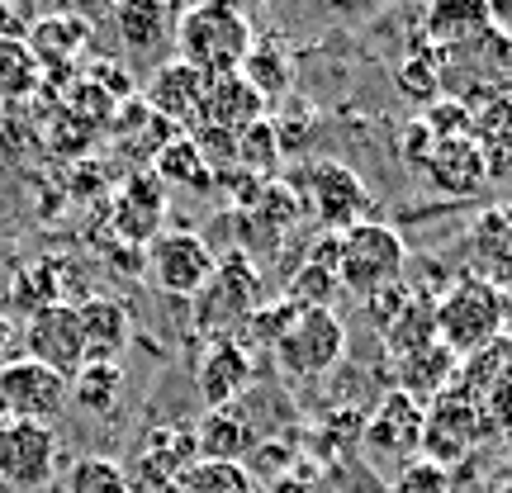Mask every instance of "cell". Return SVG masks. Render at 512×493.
Wrapping results in <instances>:
<instances>
[{
  "label": "cell",
  "mask_w": 512,
  "mask_h": 493,
  "mask_svg": "<svg viewBox=\"0 0 512 493\" xmlns=\"http://www.w3.org/2000/svg\"><path fill=\"white\" fill-rule=\"evenodd\" d=\"M252 38V19L242 15L238 5L209 0V5H190L176 15L171 48H176V62L214 81V76L242 72V62L252 53Z\"/></svg>",
  "instance_id": "1"
},
{
  "label": "cell",
  "mask_w": 512,
  "mask_h": 493,
  "mask_svg": "<svg viewBox=\"0 0 512 493\" xmlns=\"http://www.w3.org/2000/svg\"><path fill=\"white\" fill-rule=\"evenodd\" d=\"M512 318V299L503 285L484 275H460L451 290L437 299V337L456 361L494 347Z\"/></svg>",
  "instance_id": "2"
},
{
  "label": "cell",
  "mask_w": 512,
  "mask_h": 493,
  "mask_svg": "<svg viewBox=\"0 0 512 493\" xmlns=\"http://www.w3.org/2000/svg\"><path fill=\"white\" fill-rule=\"evenodd\" d=\"M403 266H408V247L389 223L366 219L347 233H337V285L356 294L361 304L389 285H399Z\"/></svg>",
  "instance_id": "3"
},
{
  "label": "cell",
  "mask_w": 512,
  "mask_h": 493,
  "mask_svg": "<svg viewBox=\"0 0 512 493\" xmlns=\"http://www.w3.org/2000/svg\"><path fill=\"white\" fill-rule=\"evenodd\" d=\"M261 309V271L247 252H223L214 275L204 280V290L195 294L190 304V318H195V332H204L209 342L219 337H238V328Z\"/></svg>",
  "instance_id": "4"
},
{
  "label": "cell",
  "mask_w": 512,
  "mask_h": 493,
  "mask_svg": "<svg viewBox=\"0 0 512 493\" xmlns=\"http://www.w3.org/2000/svg\"><path fill=\"white\" fill-rule=\"evenodd\" d=\"M484 432H489L484 399L465 394L460 384H446V394L427 403V418H422V460L446 470V465L470 456Z\"/></svg>",
  "instance_id": "5"
},
{
  "label": "cell",
  "mask_w": 512,
  "mask_h": 493,
  "mask_svg": "<svg viewBox=\"0 0 512 493\" xmlns=\"http://www.w3.org/2000/svg\"><path fill=\"white\" fill-rule=\"evenodd\" d=\"M422 418H427L422 403H413L408 394H399V389H389V394L375 403V413H366V427H361V451H366V460L394 470V475H399L403 465H413V460L422 456Z\"/></svg>",
  "instance_id": "6"
},
{
  "label": "cell",
  "mask_w": 512,
  "mask_h": 493,
  "mask_svg": "<svg viewBox=\"0 0 512 493\" xmlns=\"http://www.w3.org/2000/svg\"><path fill=\"white\" fill-rule=\"evenodd\" d=\"M271 356L290 380H318L347 356V328L332 309H304Z\"/></svg>",
  "instance_id": "7"
},
{
  "label": "cell",
  "mask_w": 512,
  "mask_h": 493,
  "mask_svg": "<svg viewBox=\"0 0 512 493\" xmlns=\"http://www.w3.org/2000/svg\"><path fill=\"white\" fill-rule=\"evenodd\" d=\"M214 266H219L214 247L190 228H171V233H157L147 242V275L162 294L195 299L204 290V280L214 275Z\"/></svg>",
  "instance_id": "8"
},
{
  "label": "cell",
  "mask_w": 512,
  "mask_h": 493,
  "mask_svg": "<svg viewBox=\"0 0 512 493\" xmlns=\"http://www.w3.org/2000/svg\"><path fill=\"white\" fill-rule=\"evenodd\" d=\"M299 190H304V204L313 209V219L323 223V233H347V228L370 219L366 181L342 162H313Z\"/></svg>",
  "instance_id": "9"
},
{
  "label": "cell",
  "mask_w": 512,
  "mask_h": 493,
  "mask_svg": "<svg viewBox=\"0 0 512 493\" xmlns=\"http://www.w3.org/2000/svg\"><path fill=\"white\" fill-rule=\"evenodd\" d=\"M67 403H72L67 399V380L57 370L38 366L29 356L0 366V413L10 422H43V427H53V418H62Z\"/></svg>",
  "instance_id": "10"
},
{
  "label": "cell",
  "mask_w": 512,
  "mask_h": 493,
  "mask_svg": "<svg viewBox=\"0 0 512 493\" xmlns=\"http://www.w3.org/2000/svg\"><path fill=\"white\" fill-rule=\"evenodd\" d=\"M57 432L43 422H5L0 427V479L10 489H43L57 475Z\"/></svg>",
  "instance_id": "11"
},
{
  "label": "cell",
  "mask_w": 512,
  "mask_h": 493,
  "mask_svg": "<svg viewBox=\"0 0 512 493\" xmlns=\"http://www.w3.org/2000/svg\"><path fill=\"white\" fill-rule=\"evenodd\" d=\"M24 347H29V361L57 370L62 380H72L76 370L86 366V337H81V318H76V304H48L38 309L29 323H24Z\"/></svg>",
  "instance_id": "12"
},
{
  "label": "cell",
  "mask_w": 512,
  "mask_h": 493,
  "mask_svg": "<svg viewBox=\"0 0 512 493\" xmlns=\"http://www.w3.org/2000/svg\"><path fill=\"white\" fill-rule=\"evenodd\" d=\"M204 91H209V76H200L195 67H185V62H162L157 72L147 76V95L143 105L166 128H176V133H195L200 128V110H204Z\"/></svg>",
  "instance_id": "13"
},
{
  "label": "cell",
  "mask_w": 512,
  "mask_h": 493,
  "mask_svg": "<svg viewBox=\"0 0 512 493\" xmlns=\"http://www.w3.org/2000/svg\"><path fill=\"white\" fill-rule=\"evenodd\" d=\"M252 380H256V356L242 347L238 337L209 342L200 370H195V389H200L204 408H233L252 389Z\"/></svg>",
  "instance_id": "14"
},
{
  "label": "cell",
  "mask_w": 512,
  "mask_h": 493,
  "mask_svg": "<svg viewBox=\"0 0 512 493\" xmlns=\"http://www.w3.org/2000/svg\"><path fill=\"white\" fill-rule=\"evenodd\" d=\"M195 432L190 427H176V422H166V427H152L143 432L138 441V460H133V479L143 484V489L162 493L166 484H176V479L195 465ZM128 479V484H133Z\"/></svg>",
  "instance_id": "15"
},
{
  "label": "cell",
  "mask_w": 512,
  "mask_h": 493,
  "mask_svg": "<svg viewBox=\"0 0 512 493\" xmlns=\"http://www.w3.org/2000/svg\"><path fill=\"white\" fill-rule=\"evenodd\" d=\"M422 176H427L432 190L465 200V195L484 190L489 162H484V152L475 147V138H437L432 152H427V162H422Z\"/></svg>",
  "instance_id": "16"
},
{
  "label": "cell",
  "mask_w": 512,
  "mask_h": 493,
  "mask_svg": "<svg viewBox=\"0 0 512 493\" xmlns=\"http://www.w3.org/2000/svg\"><path fill=\"white\" fill-rule=\"evenodd\" d=\"M76 318H81V337H86V361L119 366V351L133 342V318H128L124 299L91 294V299L76 304Z\"/></svg>",
  "instance_id": "17"
},
{
  "label": "cell",
  "mask_w": 512,
  "mask_h": 493,
  "mask_svg": "<svg viewBox=\"0 0 512 493\" xmlns=\"http://www.w3.org/2000/svg\"><path fill=\"white\" fill-rule=\"evenodd\" d=\"M162 219H166V185L143 171V176H128V185L119 190L114 200V233L133 247H143L162 233Z\"/></svg>",
  "instance_id": "18"
},
{
  "label": "cell",
  "mask_w": 512,
  "mask_h": 493,
  "mask_svg": "<svg viewBox=\"0 0 512 493\" xmlns=\"http://www.w3.org/2000/svg\"><path fill=\"white\" fill-rule=\"evenodd\" d=\"M489 29H494L489 24V0H437L422 15V38L441 53H456L465 43L484 38Z\"/></svg>",
  "instance_id": "19"
},
{
  "label": "cell",
  "mask_w": 512,
  "mask_h": 493,
  "mask_svg": "<svg viewBox=\"0 0 512 493\" xmlns=\"http://www.w3.org/2000/svg\"><path fill=\"white\" fill-rule=\"evenodd\" d=\"M86 38H91V24L81 15H43L24 29V48L34 53L38 72H43V67L67 72L76 62V53L86 48Z\"/></svg>",
  "instance_id": "20"
},
{
  "label": "cell",
  "mask_w": 512,
  "mask_h": 493,
  "mask_svg": "<svg viewBox=\"0 0 512 493\" xmlns=\"http://www.w3.org/2000/svg\"><path fill=\"white\" fill-rule=\"evenodd\" d=\"M266 119V100L242 81V72L233 76H214L209 91H204V110H200V128H223V133H238V128Z\"/></svg>",
  "instance_id": "21"
},
{
  "label": "cell",
  "mask_w": 512,
  "mask_h": 493,
  "mask_svg": "<svg viewBox=\"0 0 512 493\" xmlns=\"http://www.w3.org/2000/svg\"><path fill=\"white\" fill-rule=\"evenodd\" d=\"M337 290H342L337 285V233H318L313 247L304 252V261L294 266V280L285 299L299 304V309H328Z\"/></svg>",
  "instance_id": "22"
},
{
  "label": "cell",
  "mask_w": 512,
  "mask_h": 493,
  "mask_svg": "<svg viewBox=\"0 0 512 493\" xmlns=\"http://www.w3.org/2000/svg\"><path fill=\"white\" fill-rule=\"evenodd\" d=\"M256 432L238 408H209L195 427V456L214 460V465H242V456H252Z\"/></svg>",
  "instance_id": "23"
},
{
  "label": "cell",
  "mask_w": 512,
  "mask_h": 493,
  "mask_svg": "<svg viewBox=\"0 0 512 493\" xmlns=\"http://www.w3.org/2000/svg\"><path fill=\"white\" fill-rule=\"evenodd\" d=\"M399 91L403 100H413L418 110H427V105H437L441 95H446V53L441 48H432L427 38H413L408 43V53H403L399 62Z\"/></svg>",
  "instance_id": "24"
},
{
  "label": "cell",
  "mask_w": 512,
  "mask_h": 493,
  "mask_svg": "<svg viewBox=\"0 0 512 493\" xmlns=\"http://www.w3.org/2000/svg\"><path fill=\"white\" fill-rule=\"evenodd\" d=\"M176 15L181 10H166L157 0H128L114 10V24H119V38L133 57H152L162 43H171V29H176Z\"/></svg>",
  "instance_id": "25"
},
{
  "label": "cell",
  "mask_w": 512,
  "mask_h": 493,
  "mask_svg": "<svg viewBox=\"0 0 512 493\" xmlns=\"http://www.w3.org/2000/svg\"><path fill=\"white\" fill-rule=\"evenodd\" d=\"M152 176L166 185V190H190V195H209L214 190V171L200 157V147L190 143L185 133H176L171 143H162L152 152Z\"/></svg>",
  "instance_id": "26"
},
{
  "label": "cell",
  "mask_w": 512,
  "mask_h": 493,
  "mask_svg": "<svg viewBox=\"0 0 512 493\" xmlns=\"http://www.w3.org/2000/svg\"><path fill=\"white\" fill-rule=\"evenodd\" d=\"M456 356L441 347H427V351H413V356H403V361H394V375H399V394H408L413 403H427L441 399L446 394V380L456 375Z\"/></svg>",
  "instance_id": "27"
},
{
  "label": "cell",
  "mask_w": 512,
  "mask_h": 493,
  "mask_svg": "<svg viewBox=\"0 0 512 493\" xmlns=\"http://www.w3.org/2000/svg\"><path fill=\"white\" fill-rule=\"evenodd\" d=\"M470 138L484 152L489 176L512 162V91L494 95V100H484V105L470 110Z\"/></svg>",
  "instance_id": "28"
},
{
  "label": "cell",
  "mask_w": 512,
  "mask_h": 493,
  "mask_svg": "<svg viewBox=\"0 0 512 493\" xmlns=\"http://www.w3.org/2000/svg\"><path fill=\"white\" fill-rule=\"evenodd\" d=\"M290 76H294L290 48H285L275 34L252 38V53H247V62H242V81H247L261 100H285Z\"/></svg>",
  "instance_id": "29"
},
{
  "label": "cell",
  "mask_w": 512,
  "mask_h": 493,
  "mask_svg": "<svg viewBox=\"0 0 512 493\" xmlns=\"http://www.w3.org/2000/svg\"><path fill=\"white\" fill-rule=\"evenodd\" d=\"M67 399L81 413H91V418H110L114 408H119V399H124V370L105 366V361H86L67 380Z\"/></svg>",
  "instance_id": "30"
},
{
  "label": "cell",
  "mask_w": 512,
  "mask_h": 493,
  "mask_svg": "<svg viewBox=\"0 0 512 493\" xmlns=\"http://www.w3.org/2000/svg\"><path fill=\"white\" fill-rule=\"evenodd\" d=\"M384 347H389V356L394 361H403V356H413V351H427L437 347V304H427V299H408L399 309V318L389 323V328L380 332Z\"/></svg>",
  "instance_id": "31"
},
{
  "label": "cell",
  "mask_w": 512,
  "mask_h": 493,
  "mask_svg": "<svg viewBox=\"0 0 512 493\" xmlns=\"http://www.w3.org/2000/svg\"><path fill=\"white\" fill-rule=\"evenodd\" d=\"M10 299L29 318L38 309H48V304H62V271H57V261H29V266H19L15 280H10Z\"/></svg>",
  "instance_id": "32"
},
{
  "label": "cell",
  "mask_w": 512,
  "mask_h": 493,
  "mask_svg": "<svg viewBox=\"0 0 512 493\" xmlns=\"http://www.w3.org/2000/svg\"><path fill=\"white\" fill-rule=\"evenodd\" d=\"M299 304H290V299H271V304H261V309L252 313V318H247V323H242L238 328V342L247 351H275L280 347V342H285V332L294 328V323H299Z\"/></svg>",
  "instance_id": "33"
},
{
  "label": "cell",
  "mask_w": 512,
  "mask_h": 493,
  "mask_svg": "<svg viewBox=\"0 0 512 493\" xmlns=\"http://www.w3.org/2000/svg\"><path fill=\"white\" fill-rule=\"evenodd\" d=\"M275 166H280V143H275L271 119H256V124L238 128V171L256 176V181H271Z\"/></svg>",
  "instance_id": "34"
},
{
  "label": "cell",
  "mask_w": 512,
  "mask_h": 493,
  "mask_svg": "<svg viewBox=\"0 0 512 493\" xmlns=\"http://www.w3.org/2000/svg\"><path fill=\"white\" fill-rule=\"evenodd\" d=\"M181 493H256V479L247 465H214L195 460L181 475Z\"/></svg>",
  "instance_id": "35"
},
{
  "label": "cell",
  "mask_w": 512,
  "mask_h": 493,
  "mask_svg": "<svg viewBox=\"0 0 512 493\" xmlns=\"http://www.w3.org/2000/svg\"><path fill=\"white\" fill-rule=\"evenodd\" d=\"M67 493H133L128 470L105 456H81L67 470Z\"/></svg>",
  "instance_id": "36"
},
{
  "label": "cell",
  "mask_w": 512,
  "mask_h": 493,
  "mask_svg": "<svg viewBox=\"0 0 512 493\" xmlns=\"http://www.w3.org/2000/svg\"><path fill=\"white\" fill-rule=\"evenodd\" d=\"M38 86V62L24 48V38H0V100L29 95Z\"/></svg>",
  "instance_id": "37"
},
{
  "label": "cell",
  "mask_w": 512,
  "mask_h": 493,
  "mask_svg": "<svg viewBox=\"0 0 512 493\" xmlns=\"http://www.w3.org/2000/svg\"><path fill=\"white\" fill-rule=\"evenodd\" d=\"M275 128V143H280V152H304L309 147V133H313V105L309 100H294V95H285L280 100V110L266 114Z\"/></svg>",
  "instance_id": "38"
},
{
  "label": "cell",
  "mask_w": 512,
  "mask_h": 493,
  "mask_svg": "<svg viewBox=\"0 0 512 493\" xmlns=\"http://www.w3.org/2000/svg\"><path fill=\"white\" fill-rule=\"evenodd\" d=\"M389 493H456L451 484V470H441L432 460H413V465H403L399 475L389 479Z\"/></svg>",
  "instance_id": "39"
},
{
  "label": "cell",
  "mask_w": 512,
  "mask_h": 493,
  "mask_svg": "<svg viewBox=\"0 0 512 493\" xmlns=\"http://www.w3.org/2000/svg\"><path fill=\"white\" fill-rule=\"evenodd\" d=\"M418 119L427 124L432 138H470V110H465L460 100H446V95H441L437 105H427Z\"/></svg>",
  "instance_id": "40"
},
{
  "label": "cell",
  "mask_w": 512,
  "mask_h": 493,
  "mask_svg": "<svg viewBox=\"0 0 512 493\" xmlns=\"http://www.w3.org/2000/svg\"><path fill=\"white\" fill-rule=\"evenodd\" d=\"M271 493H318V484H313L304 470H290L285 479H275V484H266Z\"/></svg>",
  "instance_id": "41"
},
{
  "label": "cell",
  "mask_w": 512,
  "mask_h": 493,
  "mask_svg": "<svg viewBox=\"0 0 512 493\" xmlns=\"http://www.w3.org/2000/svg\"><path fill=\"white\" fill-rule=\"evenodd\" d=\"M494 493H512V489H508V484H503V479H498V484H494Z\"/></svg>",
  "instance_id": "42"
},
{
  "label": "cell",
  "mask_w": 512,
  "mask_h": 493,
  "mask_svg": "<svg viewBox=\"0 0 512 493\" xmlns=\"http://www.w3.org/2000/svg\"><path fill=\"white\" fill-rule=\"evenodd\" d=\"M503 437H508V446H512V427H508V432H503Z\"/></svg>",
  "instance_id": "43"
},
{
  "label": "cell",
  "mask_w": 512,
  "mask_h": 493,
  "mask_svg": "<svg viewBox=\"0 0 512 493\" xmlns=\"http://www.w3.org/2000/svg\"><path fill=\"white\" fill-rule=\"evenodd\" d=\"M508 380H512V375H508Z\"/></svg>",
  "instance_id": "44"
}]
</instances>
